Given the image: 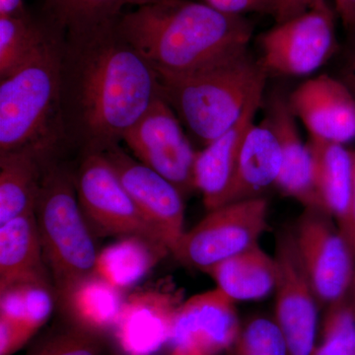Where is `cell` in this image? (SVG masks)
<instances>
[{"label":"cell","instance_id":"obj_1","mask_svg":"<svg viewBox=\"0 0 355 355\" xmlns=\"http://www.w3.org/2000/svg\"><path fill=\"white\" fill-rule=\"evenodd\" d=\"M116 25L60 38L62 123L67 144L81 155L120 146L125 132L162 96L157 71Z\"/></svg>","mask_w":355,"mask_h":355},{"label":"cell","instance_id":"obj_2","mask_svg":"<svg viewBox=\"0 0 355 355\" xmlns=\"http://www.w3.org/2000/svg\"><path fill=\"white\" fill-rule=\"evenodd\" d=\"M118 31L157 73L190 71L248 48L252 27L245 18L207 3L161 0L123 14Z\"/></svg>","mask_w":355,"mask_h":355},{"label":"cell","instance_id":"obj_3","mask_svg":"<svg viewBox=\"0 0 355 355\" xmlns=\"http://www.w3.org/2000/svg\"><path fill=\"white\" fill-rule=\"evenodd\" d=\"M60 37L49 34L31 57L0 78V155L30 151L46 160L69 147L62 123Z\"/></svg>","mask_w":355,"mask_h":355},{"label":"cell","instance_id":"obj_4","mask_svg":"<svg viewBox=\"0 0 355 355\" xmlns=\"http://www.w3.org/2000/svg\"><path fill=\"white\" fill-rule=\"evenodd\" d=\"M158 77L162 97L207 146L239 121L254 96L263 92L266 71L246 48L197 69Z\"/></svg>","mask_w":355,"mask_h":355},{"label":"cell","instance_id":"obj_5","mask_svg":"<svg viewBox=\"0 0 355 355\" xmlns=\"http://www.w3.org/2000/svg\"><path fill=\"white\" fill-rule=\"evenodd\" d=\"M35 216L57 300L67 312L78 287L97 275L100 253L77 197L76 172L60 158L44 168Z\"/></svg>","mask_w":355,"mask_h":355},{"label":"cell","instance_id":"obj_6","mask_svg":"<svg viewBox=\"0 0 355 355\" xmlns=\"http://www.w3.org/2000/svg\"><path fill=\"white\" fill-rule=\"evenodd\" d=\"M265 198L228 203L209 211L186 231L173 251L184 266L207 272L212 266L259 244L268 229Z\"/></svg>","mask_w":355,"mask_h":355},{"label":"cell","instance_id":"obj_7","mask_svg":"<svg viewBox=\"0 0 355 355\" xmlns=\"http://www.w3.org/2000/svg\"><path fill=\"white\" fill-rule=\"evenodd\" d=\"M81 157L76 184L86 219L103 235L141 238L170 253L162 235L133 202L104 154Z\"/></svg>","mask_w":355,"mask_h":355},{"label":"cell","instance_id":"obj_8","mask_svg":"<svg viewBox=\"0 0 355 355\" xmlns=\"http://www.w3.org/2000/svg\"><path fill=\"white\" fill-rule=\"evenodd\" d=\"M335 16L326 0L306 12L277 23L261 37V64L266 72L308 76L335 53Z\"/></svg>","mask_w":355,"mask_h":355},{"label":"cell","instance_id":"obj_9","mask_svg":"<svg viewBox=\"0 0 355 355\" xmlns=\"http://www.w3.org/2000/svg\"><path fill=\"white\" fill-rule=\"evenodd\" d=\"M123 141L137 160L171 182L184 197L196 190L198 153L176 112L162 96L125 132Z\"/></svg>","mask_w":355,"mask_h":355},{"label":"cell","instance_id":"obj_10","mask_svg":"<svg viewBox=\"0 0 355 355\" xmlns=\"http://www.w3.org/2000/svg\"><path fill=\"white\" fill-rule=\"evenodd\" d=\"M292 231L319 302L328 306L347 297L355 258L335 220L319 207H307Z\"/></svg>","mask_w":355,"mask_h":355},{"label":"cell","instance_id":"obj_11","mask_svg":"<svg viewBox=\"0 0 355 355\" xmlns=\"http://www.w3.org/2000/svg\"><path fill=\"white\" fill-rule=\"evenodd\" d=\"M275 320L284 334L288 355H313L316 347L318 300L301 260L293 231H280L275 252Z\"/></svg>","mask_w":355,"mask_h":355},{"label":"cell","instance_id":"obj_12","mask_svg":"<svg viewBox=\"0 0 355 355\" xmlns=\"http://www.w3.org/2000/svg\"><path fill=\"white\" fill-rule=\"evenodd\" d=\"M240 328L235 302L220 289L197 294L175 313L169 355H219L232 349Z\"/></svg>","mask_w":355,"mask_h":355},{"label":"cell","instance_id":"obj_13","mask_svg":"<svg viewBox=\"0 0 355 355\" xmlns=\"http://www.w3.org/2000/svg\"><path fill=\"white\" fill-rule=\"evenodd\" d=\"M102 153L133 202L162 235L172 254L186 232L181 191L157 172L130 157L120 146Z\"/></svg>","mask_w":355,"mask_h":355},{"label":"cell","instance_id":"obj_14","mask_svg":"<svg viewBox=\"0 0 355 355\" xmlns=\"http://www.w3.org/2000/svg\"><path fill=\"white\" fill-rule=\"evenodd\" d=\"M288 103L310 137L343 146L355 139V99L343 81L326 74L309 79Z\"/></svg>","mask_w":355,"mask_h":355},{"label":"cell","instance_id":"obj_15","mask_svg":"<svg viewBox=\"0 0 355 355\" xmlns=\"http://www.w3.org/2000/svg\"><path fill=\"white\" fill-rule=\"evenodd\" d=\"M263 92L248 103L239 121L198 151L195 163L196 190L200 191L207 209H216L230 202L237 172L238 161L248 132L254 125Z\"/></svg>","mask_w":355,"mask_h":355},{"label":"cell","instance_id":"obj_16","mask_svg":"<svg viewBox=\"0 0 355 355\" xmlns=\"http://www.w3.org/2000/svg\"><path fill=\"white\" fill-rule=\"evenodd\" d=\"M295 119L288 100L284 96L270 98L263 121L275 132L282 149V170L277 187L304 209H321L313 180L312 157L307 144L301 139Z\"/></svg>","mask_w":355,"mask_h":355},{"label":"cell","instance_id":"obj_17","mask_svg":"<svg viewBox=\"0 0 355 355\" xmlns=\"http://www.w3.org/2000/svg\"><path fill=\"white\" fill-rule=\"evenodd\" d=\"M181 301L170 293L142 292L125 300L116 322V338L128 355H151L168 343Z\"/></svg>","mask_w":355,"mask_h":355},{"label":"cell","instance_id":"obj_18","mask_svg":"<svg viewBox=\"0 0 355 355\" xmlns=\"http://www.w3.org/2000/svg\"><path fill=\"white\" fill-rule=\"evenodd\" d=\"M22 282L53 284L35 212L0 225V291Z\"/></svg>","mask_w":355,"mask_h":355},{"label":"cell","instance_id":"obj_19","mask_svg":"<svg viewBox=\"0 0 355 355\" xmlns=\"http://www.w3.org/2000/svg\"><path fill=\"white\" fill-rule=\"evenodd\" d=\"M313 180L320 207L342 227L349 214L354 155L343 144L310 137Z\"/></svg>","mask_w":355,"mask_h":355},{"label":"cell","instance_id":"obj_20","mask_svg":"<svg viewBox=\"0 0 355 355\" xmlns=\"http://www.w3.org/2000/svg\"><path fill=\"white\" fill-rule=\"evenodd\" d=\"M282 149L275 132L263 121L252 125L243 144L230 202L263 198L282 170Z\"/></svg>","mask_w":355,"mask_h":355},{"label":"cell","instance_id":"obj_21","mask_svg":"<svg viewBox=\"0 0 355 355\" xmlns=\"http://www.w3.org/2000/svg\"><path fill=\"white\" fill-rule=\"evenodd\" d=\"M205 273L234 302L260 300L275 291L277 284L275 258L260 244L217 263Z\"/></svg>","mask_w":355,"mask_h":355},{"label":"cell","instance_id":"obj_22","mask_svg":"<svg viewBox=\"0 0 355 355\" xmlns=\"http://www.w3.org/2000/svg\"><path fill=\"white\" fill-rule=\"evenodd\" d=\"M51 161L30 151L0 155V225L35 212L44 168Z\"/></svg>","mask_w":355,"mask_h":355},{"label":"cell","instance_id":"obj_23","mask_svg":"<svg viewBox=\"0 0 355 355\" xmlns=\"http://www.w3.org/2000/svg\"><path fill=\"white\" fill-rule=\"evenodd\" d=\"M44 25L60 38H73L118 24L128 4L144 0H42Z\"/></svg>","mask_w":355,"mask_h":355},{"label":"cell","instance_id":"obj_24","mask_svg":"<svg viewBox=\"0 0 355 355\" xmlns=\"http://www.w3.org/2000/svg\"><path fill=\"white\" fill-rule=\"evenodd\" d=\"M169 253L139 237H123L99 254L97 275L118 288L132 286Z\"/></svg>","mask_w":355,"mask_h":355},{"label":"cell","instance_id":"obj_25","mask_svg":"<svg viewBox=\"0 0 355 355\" xmlns=\"http://www.w3.org/2000/svg\"><path fill=\"white\" fill-rule=\"evenodd\" d=\"M125 302L120 288L96 275L78 287L65 313L70 319L104 333L114 328Z\"/></svg>","mask_w":355,"mask_h":355},{"label":"cell","instance_id":"obj_26","mask_svg":"<svg viewBox=\"0 0 355 355\" xmlns=\"http://www.w3.org/2000/svg\"><path fill=\"white\" fill-rule=\"evenodd\" d=\"M58 302L53 284L22 282L0 291V315L34 331L46 323Z\"/></svg>","mask_w":355,"mask_h":355},{"label":"cell","instance_id":"obj_27","mask_svg":"<svg viewBox=\"0 0 355 355\" xmlns=\"http://www.w3.org/2000/svg\"><path fill=\"white\" fill-rule=\"evenodd\" d=\"M49 34L44 22L27 18L0 17V78L31 57Z\"/></svg>","mask_w":355,"mask_h":355},{"label":"cell","instance_id":"obj_28","mask_svg":"<svg viewBox=\"0 0 355 355\" xmlns=\"http://www.w3.org/2000/svg\"><path fill=\"white\" fill-rule=\"evenodd\" d=\"M103 331L70 319L67 326L40 343L28 355H106Z\"/></svg>","mask_w":355,"mask_h":355},{"label":"cell","instance_id":"obj_29","mask_svg":"<svg viewBox=\"0 0 355 355\" xmlns=\"http://www.w3.org/2000/svg\"><path fill=\"white\" fill-rule=\"evenodd\" d=\"M313 355H355V303L345 297L328 305L322 343Z\"/></svg>","mask_w":355,"mask_h":355},{"label":"cell","instance_id":"obj_30","mask_svg":"<svg viewBox=\"0 0 355 355\" xmlns=\"http://www.w3.org/2000/svg\"><path fill=\"white\" fill-rule=\"evenodd\" d=\"M234 355H288L284 334L275 319L254 318L240 328Z\"/></svg>","mask_w":355,"mask_h":355},{"label":"cell","instance_id":"obj_31","mask_svg":"<svg viewBox=\"0 0 355 355\" xmlns=\"http://www.w3.org/2000/svg\"><path fill=\"white\" fill-rule=\"evenodd\" d=\"M35 334L36 331L25 324L0 315V355L15 354L24 347Z\"/></svg>","mask_w":355,"mask_h":355},{"label":"cell","instance_id":"obj_32","mask_svg":"<svg viewBox=\"0 0 355 355\" xmlns=\"http://www.w3.org/2000/svg\"><path fill=\"white\" fill-rule=\"evenodd\" d=\"M205 3L223 13L240 15L248 12L272 13L275 16L279 0H205Z\"/></svg>","mask_w":355,"mask_h":355},{"label":"cell","instance_id":"obj_33","mask_svg":"<svg viewBox=\"0 0 355 355\" xmlns=\"http://www.w3.org/2000/svg\"><path fill=\"white\" fill-rule=\"evenodd\" d=\"M318 0H279V7L275 14L277 23L284 22L306 12Z\"/></svg>","mask_w":355,"mask_h":355},{"label":"cell","instance_id":"obj_34","mask_svg":"<svg viewBox=\"0 0 355 355\" xmlns=\"http://www.w3.org/2000/svg\"><path fill=\"white\" fill-rule=\"evenodd\" d=\"M352 155H354V176H352V197H350L349 214L340 230L347 240L355 258V150L352 151Z\"/></svg>","mask_w":355,"mask_h":355},{"label":"cell","instance_id":"obj_35","mask_svg":"<svg viewBox=\"0 0 355 355\" xmlns=\"http://www.w3.org/2000/svg\"><path fill=\"white\" fill-rule=\"evenodd\" d=\"M336 10L343 26L355 32V0H335Z\"/></svg>","mask_w":355,"mask_h":355},{"label":"cell","instance_id":"obj_36","mask_svg":"<svg viewBox=\"0 0 355 355\" xmlns=\"http://www.w3.org/2000/svg\"><path fill=\"white\" fill-rule=\"evenodd\" d=\"M30 16L24 0H0V17L27 18Z\"/></svg>","mask_w":355,"mask_h":355},{"label":"cell","instance_id":"obj_37","mask_svg":"<svg viewBox=\"0 0 355 355\" xmlns=\"http://www.w3.org/2000/svg\"><path fill=\"white\" fill-rule=\"evenodd\" d=\"M343 83L349 88L355 99V50L350 55L349 62L345 65V76Z\"/></svg>","mask_w":355,"mask_h":355},{"label":"cell","instance_id":"obj_38","mask_svg":"<svg viewBox=\"0 0 355 355\" xmlns=\"http://www.w3.org/2000/svg\"><path fill=\"white\" fill-rule=\"evenodd\" d=\"M350 291L352 292V295H354V303H355V273H354V282H352V289H350Z\"/></svg>","mask_w":355,"mask_h":355},{"label":"cell","instance_id":"obj_39","mask_svg":"<svg viewBox=\"0 0 355 355\" xmlns=\"http://www.w3.org/2000/svg\"><path fill=\"white\" fill-rule=\"evenodd\" d=\"M156 1H161V0H149V2H156ZM148 2V3H149Z\"/></svg>","mask_w":355,"mask_h":355},{"label":"cell","instance_id":"obj_40","mask_svg":"<svg viewBox=\"0 0 355 355\" xmlns=\"http://www.w3.org/2000/svg\"><path fill=\"white\" fill-rule=\"evenodd\" d=\"M149 2V0H144V3L146 4V3H148Z\"/></svg>","mask_w":355,"mask_h":355}]
</instances>
